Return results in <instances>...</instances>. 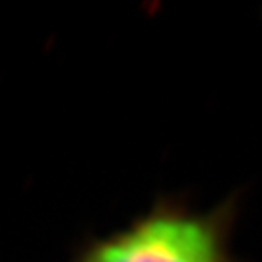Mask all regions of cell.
Segmentation results:
<instances>
[{
	"instance_id": "1",
	"label": "cell",
	"mask_w": 262,
	"mask_h": 262,
	"mask_svg": "<svg viewBox=\"0 0 262 262\" xmlns=\"http://www.w3.org/2000/svg\"><path fill=\"white\" fill-rule=\"evenodd\" d=\"M235 220V198L198 210L181 196H161L121 229L85 239L68 262H239Z\"/></svg>"
}]
</instances>
